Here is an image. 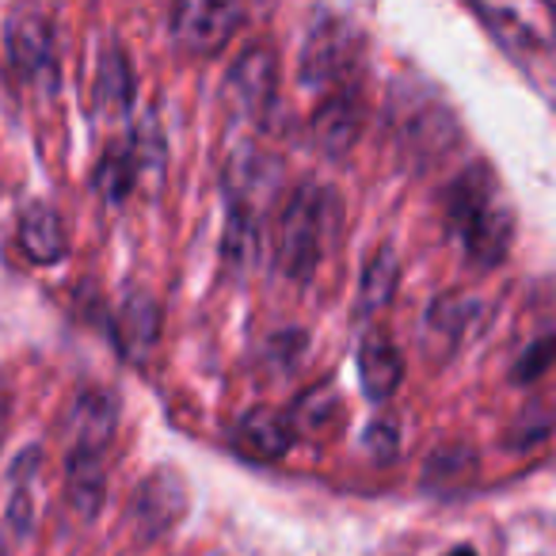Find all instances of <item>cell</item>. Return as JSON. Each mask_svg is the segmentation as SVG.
Listing matches in <instances>:
<instances>
[{
	"mask_svg": "<svg viewBox=\"0 0 556 556\" xmlns=\"http://www.w3.org/2000/svg\"><path fill=\"white\" fill-rule=\"evenodd\" d=\"M548 355H553V340H548V336H541L538 348H533V358H530V363H518L515 378H518V381L541 378V374H545V366H548Z\"/></svg>",
	"mask_w": 556,
	"mask_h": 556,
	"instance_id": "ffe728a7",
	"label": "cell"
},
{
	"mask_svg": "<svg viewBox=\"0 0 556 556\" xmlns=\"http://www.w3.org/2000/svg\"><path fill=\"white\" fill-rule=\"evenodd\" d=\"M313 134L317 141L328 149V153H348L351 141L358 134V103L355 96H336V100H325L313 118Z\"/></svg>",
	"mask_w": 556,
	"mask_h": 556,
	"instance_id": "9a60e30c",
	"label": "cell"
},
{
	"mask_svg": "<svg viewBox=\"0 0 556 556\" xmlns=\"http://www.w3.org/2000/svg\"><path fill=\"white\" fill-rule=\"evenodd\" d=\"M138 168H141V164H138V156H134L130 146L111 149V153L100 161V168H96V191H100L108 202H123L126 194L134 191Z\"/></svg>",
	"mask_w": 556,
	"mask_h": 556,
	"instance_id": "2e32d148",
	"label": "cell"
},
{
	"mask_svg": "<svg viewBox=\"0 0 556 556\" xmlns=\"http://www.w3.org/2000/svg\"><path fill=\"white\" fill-rule=\"evenodd\" d=\"M237 439L248 454L263 457V462H275V457H287L294 446V424H290L282 412L275 408H252L237 427Z\"/></svg>",
	"mask_w": 556,
	"mask_h": 556,
	"instance_id": "7c38bea8",
	"label": "cell"
},
{
	"mask_svg": "<svg viewBox=\"0 0 556 556\" xmlns=\"http://www.w3.org/2000/svg\"><path fill=\"white\" fill-rule=\"evenodd\" d=\"M115 340L130 358H146L161 340V305L141 290H134L115 313Z\"/></svg>",
	"mask_w": 556,
	"mask_h": 556,
	"instance_id": "30bf717a",
	"label": "cell"
},
{
	"mask_svg": "<svg viewBox=\"0 0 556 556\" xmlns=\"http://www.w3.org/2000/svg\"><path fill=\"white\" fill-rule=\"evenodd\" d=\"M358 378H363V389L370 401H389V396L396 393V386H401V378H404V358L386 332H374L363 340V351H358Z\"/></svg>",
	"mask_w": 556,
	"mask_h": 556,
	"instance_id": "8fae6325",
	"label": "cell"
},
{
	"mask_svg": "<svg viewBox=\"0 0 556 556\" xmlns=\"http://www.w3.org/2000/svg\"><path fill=\"white\" fill-rule=\"evenodd\" d=\"M363 65V35L351 20H320L309 31L302 54V85L325 100L355 96V77Z\"/></svg>",
	"mask_w": 556,
	"mask_h": 556,
	"instance_id": "277c9868",
	"label": "cell"
},
{
	"mask_svg": "<svg viewBox=\"0 0 556 556\" xmlns=\"http://www.w3.org/2000/svg\"><path fill=\"white\" fill-rule=\"evenodd\" d=\"M340 229V199L320 184H302L278 217V267L282 275L305 278L320 267Z\"/></svg>",
	"mask_w": 556,
	"mask_h": 556,
	"instance_id": "3957f363",
	"label": "cell"
},
{
	"mask_svg": "<svg viewBox=\"0 0 556 556\" xmlns=\"http://www.w3.org/2000/svg\"><path fill=\"white\" fill-rule=\"evenodd\" d=\"M396 252L393 248H381L374 252V260L366 263V275H363V309L374 313V309H386L389 298L396 290Z\"/></svg>",
	"mask_w": 556,
	"mask_h": 556,
	"instance_id": "e0dca14e",
	"label": "cell"
},
{
	"mask_svg": "<svg viewBox=\"0 0 556 556\" xmlns=\"http://www.w3.org/2000/svg\"><path fill=\"white\" fill-rule=\"evenodd\" d=\"M96 108L108 118H123L134 108V70L118 50H108L96 77Z\"/></svg>",
	"mask_w": 556,
	"mask_h": 556,
	"instance_id": "5bb4252c",
	"label": "cell"
},
{
	"mask_svg": "<svg viewBox=\"0 0 556 556\" xmlns=\"http://www.w3.org/2000/svg\"><path fill=\"white\" fill-rule=\"evenodd\" d=\"M4 50L12 58V70L31 85H54V31L39 12H16L4 27Z\"/></svg>",
	"mask_w": 556,
	"mask_h": 556,
	"instance_id": "52a82bcc",
	"label": "cell"
},
{
	"mask_svg": "<svg viewBox=\"0 0 556 556\" xmlns=\"http://www.w3.org/2000/svg\"><path fill=\"white\" fill-rule=\"evenodd\" d=\"M446 556H477V553H472V548H465V545H457L454 553H446Z\"/></svg>",
	"mask_w": 556,
	"mask_h": 556,
	"instance_id": "7402d4cb",
	"label": "cell"
},
{
	"mask_svg": "<svg viewBox=\"0 0 556 556\" xmlns=\"http://www.w3.org/2000/svg\"><path fill=\"white\" fill-rule=\"evenodd\" d=\"M20 248L31 263L39 267H50L65 255L70 240H65V225L62 217L50 206H27L24 217H20Z\"/></svg>",
	"mask_w": 556,
	"mask_h": 556,
	"instance_id": "4fadbf2b",
	"label": "cell"
},
{
	"mask_svg": "<svg viewBox=\"0 0 556 556\" xmlns=\"http://www.w3.org/2000/svg\"><path fill=\"white\" fill-rule=\"evenodd\" d=\"M336 416V396L328 393V389H320V393H305V401L298 404V431H305V424L313 427H325L328 419Z\"/></svg>",
	"mask_w": 556,
	"mask_h": 556,
	"instance_id": "d6986e66",
	"label": "cell"
},
{
	"mask_svg": "<svg viewBox=\"0 0 556 556\" xmlns=\"http://www.w3.org/2000/svg\"><path fill=\"white\" fill-rule=\"evenodd\" d=\"M472 472V450L465 446H446L439 454H431L427 477H434V484H462Z\"/></svg>",
	"mask_w": 556,
	"mask_h": 556,
	"instance_id": "ac0fdd59",
	"label": "cell"
},
{
	"mask_svg": "<svg viewBox=\"0 0 556 556\" xmlns=\"http://www.w3.org/2000/svg\"><path fill=\"white\" fill-rule=\"evenodd\" d=\"M248 12L240 4H210V0H187L172 12L176 42L191 54H217L232 39Z\"/></svg>",
	"mask_w": 556,
	"mask_h": 556,
	"instance_id": "8992f818",
	"label": "cell"
},
{
	"mask_svg": "<svg viewBox=\"0 0 556 556\" xmlns=\"http://www.w3.org/2000/svg\"><path fill=\"white\" fill-rule=\"evenodd\" d=\"M184 510H187V488H184V480H179V472L156 469L138 484L126 515H130V526H134V533H138V541H156L168 530H176Z\"/></svg>",
	"mask_w": 556,
	"mask_h": 556,
	"instance_id": "5b68a950",
	"label": "cell"
},
{
	"mask_svg": "<svg viewBox=\"0 0 556 556\" xmlns=\"http://www.w3.org/2000/svg\"><path fill=\"white\" fill-rule=\"evenodd\" d=\"M446 225L462 248L465 263L488 270L507 260L515 237V210L488 164H472L446 191Z\"/></svg>",
	"mask_w": 556,
	"mask_h": 556,
	"instance_id": "6da1fadb",
	"label": "cell"
},
{
	"mask_svg": "<svg viewBox=\"0 0 556 556\" xmlns=\"http://www.w3.org/2000/svg\"><path fill=\"white\" fill-rule=\"evenodd\" d=\"M4 419H9V404L0 401V439H4Z\"/></svg>",
	"mask_w": 556,
	"mask_h": 556,
	"instance_id": "44dd1931",
	"label": "cell"
},
{
	"mask_svg": "<svg viewBox=\"0 0 556 556\" xmlns=\"http://www.w3.org/2000/svg\"><path fill=\"white\" fill-rule=\"evenodd\" d=\"M118 404L103 389H88L77 396L70 412V503L80 518L96 515L103 503V484H108V450L115 442Z\"/></svg>",
	"mask_w": 556,
	"mask_h": 556,
	"instance_id": "7a4b0ae2",
	"label": "cell"
},
{
	"mask_svg": "<svg viewBox=\"0 0 556 556\" xmlns=\"http://www.w3.org/2000/svg\"><path fill=\"white\" fill-rule=\"evenodd\" d=\"M0 556H4V545H0Z\"/></svg>",
	"mask_w": 556,
	"mask_h": 556,
	"instance_id": "603a6c76",
	"label": "cell"
},
{
	"mask_svg": "<svg viewBox=\"0 0 556 556\" xmlns=\"http://www.w3.org/2000/svg\"><path fill=\"white\" fill-rule=\"evenodd\" d=\"M270 96H275V58L270 50H248L229 73V100L237 103L244 115L260 118L267 111Z\"/></svg>",
	"mask_w": 556,
	"mask_h": 556,
	"instance_id": "9c48e42d",
	"label": "cell"
},
{
	"mask_svg": "<svg viewBox=\"0 0 556 556\" xmlns=\"http://www.w3.org/2000/svg\"><path fill=\"white\" fill-rule=\"evenodd\" d=\"M472 12H477V16L492 27V35L515 58H526V62H530V58H548V54H553V31H548L545 16H541L538 24H526V16H530V12H526V9H500V4H495V9H492V4H472Z\"/></svg>",
	"mask_w": 556,
	"mask_h": 556,
	"instance_id": "ba28073f",
	"label": "cell"
}]
</instances>
